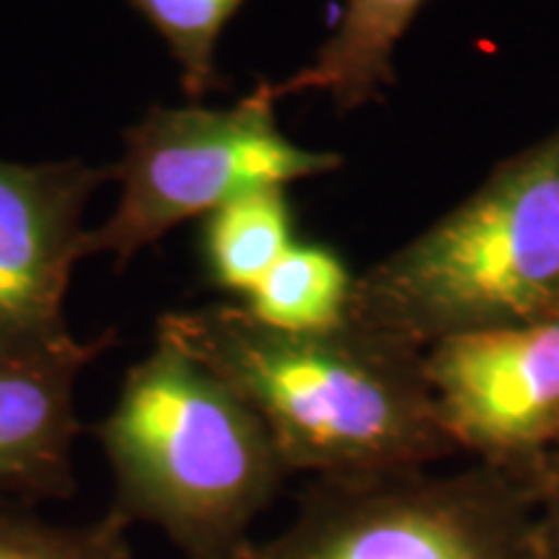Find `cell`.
<instances>
[{"label":"cell","instance_id":"5bb4252c","mask_svg":"<svg viewBox=\"0 0 559 559\" xmlns=\"http://www.w3.org/2000/svg\"><path fill=\"white\" fill-rule=\"evenodd\" d=\"M215 559H257V549L251 547V544H243V547L228 551V555H223V557H215Z\"/></svg>","mask_w":559,"mask_h":559},{"label":"cell","instance_id":"9c48e42d","mask_svg":"<svg viewBox=\"0 0 559 559\" xmlns=\"http://www.w3.org/2000/svg\"><path fill=\"white\" fill-rule=\"evenodd\" d=\"M425 0H345V9L313 58L280 81H262L270 102L321 94L340 111L379 102L394 81V58Z\"/></svg>","mask_w":559,"mask_h":559},{"label":"cell","instance_id":"8992f818","mask_svg":"<svg viewBox=\"0 0 559 559\" xmlns=\"http://www.w3.org/2000/svg\"><path fill=\"white\" fill-rule=\"evenodd\" d=\"M440 423L481 451H523L559 432V313L432 342L423 360Z\"/></svg>","mask_w":559,"mask_h":559},{"label":"cell","instance_id":"3957f363","mask_svg":"<svg viewBox=\"0 0 559 559\" xmlns=\"http://www.w3.org/2000/svg\"><path fill=\"white\" fill-rule=\"evenodd\" d=\"M94 436L115 477L111 508L164 531L187 559L249 544L285 474L260 417L166 340L128 370Z\"/></svg>","mask_w":559,"mask_h":559},{"label":"cell","instance_id":"4fadbf2b","mask_svg":"<svg viewBox=\"0 0 559 559\" xmlns=\"http://www.w3.org/2000/svg\"><path fill=\"white\" fill-rule=\"evenodd\" d=\"M130 526L115 508L79 526H58L34 508L0 502V559H132Z\"/></svg>","mask_w":559,"mask_h":559},{"label":"cell","instance_id":"8fae6325","mask_svg":"<svg viewBox=\"0 0 559 559\" xmlns=\"http://www.w3.org/2000/svg\"><path fill=\"white\" fill-rule=\"evenodd\" d=\"M353 283L337 251L321 243H293L241 306L283 332H334L347 321Z\"/></svg>","mask_w":559,"mask_h":559},{"label":"cell","instance_id":"5b68a950","mask_svg":"<svg viewBox=\"0 0 559 559\" xmlns=\"http://www.w3.org/2000/svg\"><path fill=\"white\" fill-rule=\"evenodd\" d=\"M111 166L81 158H0V355L73 345L66 321L70 272L83 257V213Z\"/></svg>","mask_w":559,"mask_h":559},{"label":"cell","instance_id":"52a82bcc","mask_svg":"<svg viewBox=\"0 0 559 559\" xmlns=\"http://www.w3.org/2000/svg\"><path fill=\"white\" fill-rule=\"evenodd\" d=\"M481 506L453 492H376L324 479L298 521L257 559H519Z\"/></svg>","mask_w":559,"mask_h":559},{"label":"cell","instance_id":"277c9868","mask_svg":"<svg viewBox=\"0 0 559 559\" xmlns=\"http://www.w3.org/2000/svg\"><path fill=\"white\" fill-rule=\"evenodd\" d=\"M275 102L260 88L228 109L151 107L124 130L115 213L86 230L83 257L111 254L124 267L179 223L213 213L239 194L337 171L345 158L311 151L280 130Z\"/></svg>","mask_w":559,"mask_h":559},{"label":"cell","instance_id":"7a4b0ae2","mask_svg":"<svg viewBox=\"0 0 559 559\" xmlns=\"http://www.w3.org/2000/svg\"><path fill=\"white\" fill-rule=\"evenodd\" d=\"M559 313V130L355 277L347 324L415 347Z\"/></svg>","mask_w":559,"mask_h":559},{"label":"cell","instance_id":"9a60e30c","mask_svg":"<svg viewBox=\"0 0 559 559\" xmlns=\"http://www.w3.org/2000/svg\"><path fill=\"white\" fill-rule=\"evenodd\" d=\"M557 436H559V432H557Z\"/></svg>","mask_w":559,"mask_h":559},{"label":"cell","instance_id":"7c38bea8","mask_svg":"<svg viewBox=\"0 0 559 559\" xmlns=\"http://www.w3.org/2000/svg\"><path fill=\"white\" fill-rule=\"evenodd\" d=\"M243 0H128V5L169 47L181 88L192 102L223 88L215 50Z\"/></svg>","mask_w":559,"mask_h":559},{"label":"cell","instance_id":"ba28073f","mask_svg":"<svg viewBox=\"0 0 559 559\" xmlns=\"http://www.w3.org/2000/svg\"><path fill=\"white\" fill-rule=\"evenodd\" d=\"M109 330L37 355H0V502L34 508L75 492V381L115 345Z\"/></svg>","mask_w":559,"mask_h":559},{"label":"cell","instance_id":"6da1fadb","mask_svg":"<svg viewBox=\"0 0 559 559\" xmlns=\"http://www.w3.org/2000/svg\"><path fill=\"white\" fill-rule=\"evenodd\" d=\"M158 340L185 349L241 396L285 472L368 479L451 440L423 362L412 366L407 347L347 321L334 332H283L243 306L221 304L164 313Z\"/></svg>","mask_w":559,"mask_h":559},{"label":"cell","instance_id":"30bf717a","mask_svg":"<svg viewBox=\"0 0 559 559\" xmlns=\"http://www.w3.org/2000/svg\"><path fill=\"white\" fill-rule=\"evenodd\" d=\"M293 210L285 187H264L205 215L200 257L215 288L247 298L293 247Z\"/></svg>","mask_w":559,"mask_h":559}]
</instances>
